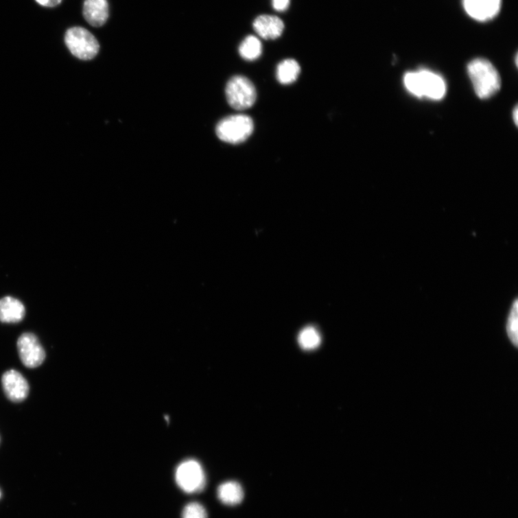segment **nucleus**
<instances>
[{
  "label": "nucleus",
  "instance_id": "obj_18",
  "mask_svg": "<svg viewBox=\"0 0 518 518\" xmlns=\"http://www.w3.org/2000/svg\"><path fill=\"white\" fill-rule=\"evenodd\" d=\"M183 518H207L204 508L198 502H191L185 506Z\"/></svg>",
  "mask_w": 518,
  "mask_h": 518
},
{
  "label": "nucleus",
  "instance_id": "obj_7",
  "mask_svg": "<svg viewBox=\"0 0 518 518\" xmlns=\"http://www.w3.org/2000/svg\"><path fill=\"white\" fill-rule=\"evenodd\" d=\"M17 348L20 359L27 368H37L45 361V350L34 333H23L18 340Z\"/></svg>",
  "mask_w": 518,
  "mask_h": 518
},
{
  "label": "nucleus",
  "instance_id": "obj_10",
  "mask_svg": "<svg viewBox=\"0 0 518 518\" xmlns=\"http://www.w3.org/2000/svg\"><path fill=\"white\" fill-rule=\"evenodd\" d=\"M256 33L266 40H274L283 34L285 24L282 20L270 14H262L253 23Z\"/></svg>",
  "mask_w": 518,
  "mask_h": 518
},
{
  "label": "nucleus",
  "instance_id": "obj_19",
  "mask_svg": "<svg viewBox=\"0 0 518 518\" xmlns=\"http://www.w3.org/2000/svg\"><path fill=\"white\" fill-rule=\"evenodd\" d=\"M290 0H272L274 8L280 12L285 11L290 5Z\"/></svg>",
  "mask_w": 518,
  "mask_h": 518
},
{
  "label": "nucleus",
  "instance_id": "obj_6",
  "mask_svg": "<svg viewBox=\"0 0 518 518\" xmlns=\"http://www.w3.org/2000/svg\"><path fill=\"white\" fill-rule=\"evenodd\" d=\"M176 484L186 493L202 491L206 485L205 473L201 464L196 460H187L177 467L175 473Z\"/></svg>",
  "mask_w": 518,
  "mask_h": 518
},
{
  "label": "nucleus",
  "instance_id": "obj_20",
  "mask_svg": "<svg viewBox=\"0 0 518 518\" xmlns=\"http://www.w3.org/2000/svg\"><path fill=\"white\" fill-rule=\"evenodd\" d=\"M36 2L43 7L54 8L60 5L62 0H36Z\"/></svg>",
  "mask_w": 518,
  "mask_h": 518
},
{
  "label": "nucleus",
  "instance_id": "obj_2",
  "mask_svg": "<svg viewBox=\"0 0 518 518\" xmlns=\"http://www.w3.org/2000/svg\"><path fill=\"white\" fill-rule=\"evenodd\" d=\"M404 83L408 91L419 97L440 99L446 94L445 82L431 71L409 72L404 78Z\"/></svg>",
  "mask_w": 518,
  "mask_h": 518
},
{
  "label": "nucleus",
  "instance_id": "obj_3",
  "mask_svg": "<svg viewBox=\"0 0 518 518\" xmlns=\"http://www.w3.org/2000/svg\"><path fill=\"white\" fill-rule=\"evenodd\" d=\"M254 126L253 120L249 116L235 115L221 120L216 126L215 132L222 141L239 144L252 134Z\"/></svg>",
  "mask_w": 518,
  "mask_h": 518
},
{
  "label": "nucleus",
  "instance_id": "obj_14",
  "mask_svg": "<svg viewBox=\"0 0 518 518\" xmlns=\"http://www.w3.org/2000/svg\"><path fill=\"white\" fill-rule=\"evenodd\" d=\"M301 73L299 64L290 58L281 62L277 67L276 77L283 84H290L298 80Z\"/></svg>",
  "mask_w": 518,
  "mask_h": 518
},
{
  "label": "nucleus",
  "instance_id": "obj_9",
  "mask_svg": "<svg viewBox=\"0 0 518 518\" xmlns=\"http://www.w3.org/2000/svg\"><path fill=\"white\" fill-rule=\"evenodd\" d=\"M464 7L469 16L484 22L494 19L501 8L502 0H464Z\"/></svg>",
  "mask_w": 518,
  "mask_h": 518
},
{
  "label": "nucleus",
  "instance_id": "obj_13",
  "mask_svg": "<svg viewBox=\"0 0 518 518\" xmlns=\"http://www.w3.org/2000/svg\"><path fill=\"white\" fill-rule=\"evenodd\" d=\"M217 497L222 503L228 506L240 504L244 497L242 485L236 482L229 481L220 484L217 489Z\"/></svg>",
  "mask_w": 518,
  "mask_h": 518
},
{
  "label": "nucleus",
  "instance_id": "obj_22",
  "mask_svg": "<svg viewBox=\"0 0 518 518\" xmlns=\"http://www.w3.org/2000/svg\"><path fill=\"white\" fill-rule=\"evenodd\" d=\"M0 497H1V492H0Z\"/></svg>",
  "mask_w": 518,
  "mask_h": 518
},
{
  "label": "nucleus",
  "instance_id": "obj_1",
  "mask_svg": "<svg viewBox=\"0 0 518 518\" xmlns=\"http://www.w3.org/2000/svg\"><path fill=\"white\" fill-rule=\"evenodd\" d=\"M469 76L473 88L481 99H487L497 93L501 79L495 67L484 58H476L468 65Z\"/></svg>",
  "mask_w": 518,
  "mask_h": 518
},
{
  "label": "nucleus",
  "instance_id": "obj_15",
  "mask_svg": "<svg viewBox=\"0 0 518 518\" xmlns=\"http://www.w3.org/2000/svg\"><path fill=\"white\" fill-rule=\"evenodd\" d=\"M262 53L261 41L254 36L246 37L239 47V54L247 61L256 60Z\"/></svg>",
  "mask_w": 518,
  "mask_h": 518
},
{
  "label": "nucleus",
  "instance_id": "obj_17",
  "mask_svg": "<svg viewBox=\"0 0 518 518\" xmlns=\"http://www.w3.org/2000/svg\"><path fill=\"white\" fill-rule=\"evenodd\" d=\"M506 332L513 346L518 348V301L513 302L507 319Z\"/></svg>",
  "mask_w": 518,
  "mask_h": 518
},
{
  "label": "nucleus",
  "instance_id": "obj_5",
  "mask_svg": "<svg viewBox=\"0 0 518 518\" xmlns=\"http://www.w3.org/2000/svg\"><path fill=\"white\" fill-rule=\"evenodd\" d=\"M226 95L231 107L244 110L255 105L257 91L254 84L248 78L235 76L227 83Z\"/></svg>",
  "mask_w": 518,
  "mask_h": 518
},
{
  "label": "nucleus",
  "instance_id": "obj_4",
  "mask_svg": "<svg viewBox=\"0 0 518 518\" xmlns=\"http://www.w3.org/2000/svg\"><path fill=\"white\" fill-rule=\"evenodd\" d=\"M64 41L70 52L83 61L91 60L99 50L97 38L82 27L69 28L66 32Z\"/></svg>",
  "mask_w": 518,
  "mask_h": 518
},
{
  "label": "nucleus",
  "instance_id": "obj_12",
  "mask_svg": "<svg viewBox=\"0 0 518 518\" xmlns=\"http://www.w3.org/2000/svg\"><path fill=\"white\" fill-rule=\"evenodd\" d=\"M25 316V307L19 299L7 296L0 299V322L4 323H18Z\"/></svg>",
  "mask_w": 518,
  "mask_h": 518
},
{
  "label": "nucleus",
  "instance_id": "obj_21",
  "mask_svg": "<svg viewBox=\"0 0 518 518\" xmlns=\"http://www.w3.org/2000/svg\"><path fill=\"white\" fill-rule=\"evenodd\" d=\"M513 115L514 121H515V123L516 126H517V121H518V119H517V115H518V110H517V107H515V108L514 109V111H513Z\"/></svg>",
  "mask_w": 518,
  "mask_h": 518
},
{
  "label": "nucleus",
  "instance_id": "obj_16",
  "mask_svg": "<svg viewBox=\"0 0 518 518\" xmlns=\"http://www.w3.org/2000/svg\"><path fill=\"white\" fill-rule=\"evenodd\" d=\"M301 347L305 351L316 349L321 344V335L314 327H307L302 330L298 336Z\"/></svg>",
  "mask_w": 518,
  "mask_h": 518
},
{
  "label": "nucleus",
  "instance_id": "obj_11",
  "mask_svg": "<svg viewBox=\"0 0 518 518\" xmlns=\"http://www.w3.org/2000/svg\"><path fill=\"white\" fill-rule=\"evenodd\" d=\"M83 16L86 21L93 27H101L109 17L108 0H85Z\"/></svg>",
  "mask_w": 518,
  "mask_h": 518
},
{
  "label": "nucleus",
  "instance_id": "obj_8",
  "mask_svg": "<svg viewBox=\"0 0 518 518\" xmlns=\"http://www.w3.org/2000/svg\"><path fill=\"white\" fill-rule=\"evenodd\" d=\"M3 391L11 402L19 403L25 401L29 394V384L16 370L11 369L2 377Z\"/></svg>",
  "mask_w": 518,
  "mask_h": 518
}]
</instances>
